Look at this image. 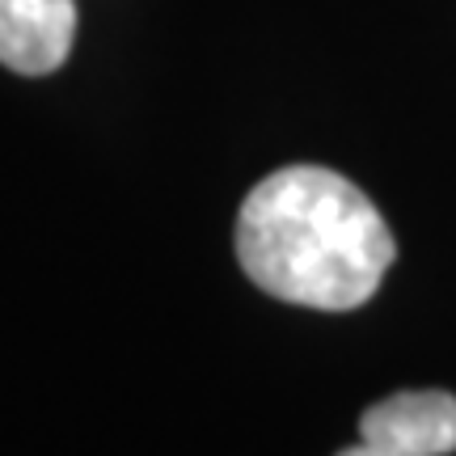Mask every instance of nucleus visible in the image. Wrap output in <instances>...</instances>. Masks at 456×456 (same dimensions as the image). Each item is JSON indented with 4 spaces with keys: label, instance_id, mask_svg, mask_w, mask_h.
I'll return each mask as SVG.
<instances>
[{
    "label": "nucleus",
    "instance_id": "obj_1",
    "mask_svg": "<svg viewBox=\"0 0 456 456\" xmlns=\"http://www.w3.org/2000/svg\"><path fill=\"white\" fill-rule=\"evenodd\" d=\"M237 258L266 296L351 313L376 296L397 245L355 182L326 165H288L245 195Z\"/></svg>",
    "mask_w": 456,
    "mask_h": 456
},
{
    "label": "nucleus",
    "instance_id": "obj_2",
    "mask_svg": "<svg viewBox=\"0 0 456 456\" xmlns=\"http://www.w3.org/2000/svg\"><path fill=\"white\" fill-rule=\"evenodd\" d=\"M359 440L389 456H452L456 397L444 389L393 393L359 414Z\"/></svg>",
    "mask_w": 456,
    "mask_h": 456
},
{
    "label": "nucleus",
    "instance_id": "obj_3",
    "mask_svg": "<svg viewBox=\"0 0 456 456\" xmlns=\"http://www.w3.org/2000/svg\"><path fill=\"white\" fill-rule=\"evenodd\" d=\"M77 38V0H0V64L47 77Z\"/></svg>",
    "mask_w": 456,
    "mask_h": 456
},
{
    "label": "nucleus",
    "instance_id": "obj_4",
    "mask_svg": "<svg viewBox=\"0 0 456 456\" xmlns=\"http://www.w3.org/2000/svg\"><path fill=\"white\" fill-rule=\"evenodd\" d=\"M338 456H389V452H380V448H372V444L359 440V444H351V448H342Z\"/></svg>",
    "mask_w": 456,
    "mask_h": 456
}]
</instances>
